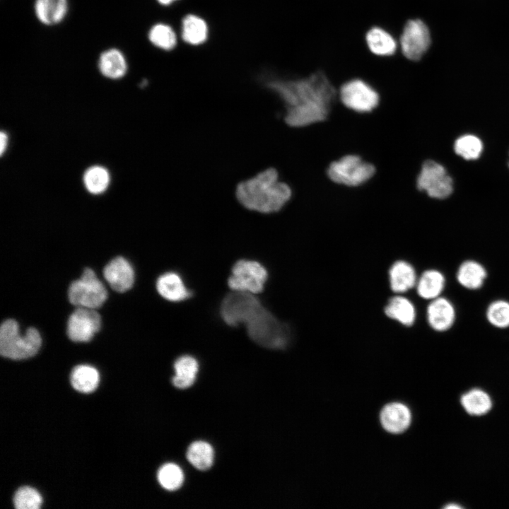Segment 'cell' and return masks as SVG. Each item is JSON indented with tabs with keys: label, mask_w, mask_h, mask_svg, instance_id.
I'll return each mask as SVG.
<instances>
[{
	"label": "cell",
	"mask_w": 509,
	"mask_h": 509,
	"mask_svg": "<svg viewBox=\"0 0 509 509\" xmlns=\"http://www.w3.org/2000/svg\"><path fill=\"white\" fill-rule=\"evenodd\" d=\"M42 503V498L38 491L28 486L20 488L13 497L16 509H38Z\"/></svg>",
	"instance_id": "33"
},
{
	"label": "cell",
	"mask_w": 509,
	"mask_h": 509,
	"mask_svg": "<svg viewBox=\"0 0 509 509\" xmlns=\"http://www.w3.org/2000/svg\"><path fill=\"white\" fill-rule=\"evenodd\" d=\"M68 295L71 304L95 309L106 300L107 292L95 272L86 268L81 278L71 283Z\"/></svg>",
	"instance_id": "6"
},
{
	"label": "cell",
	"mask_w": 509,
	"mask_h": 509,
	"mask_svg": "<svg viewBox=\"0 0 509 509\" xmlns=\"http://www.w3.org/2000/svg\"><path fill=\"white\" fill-rule=\"evenodd\" d=\"M238 201L245 208L262 213L280 211L290 200L292 190L279 180L275 168H269L240 182L235 190Z\"/></svg>",
	"instance_id": "3"
},
{
	"label": "cell",
	"mask_w": 509,
	"mask_h": 509,
	"mask_svg": "<svg viewBox=\"0 0 509 509\" xmlns=\"http://www.w3.org/2000/svg\"><path fill=\"white\" fill-rule=\"evenodd\" d=\"M189 463L198 470L206 471L213 463L214 451L210 444L204 441L192 443L187 451Z\"/></svg>",
	"instance_id": "26"
},
{
	"label": "cell",
	"mask_w": 509,
	"mask_h": 509,
	"mask_svg": "<svg viewBox=\"0 0 509 509\" xmlns=\"http://www.w3.org/2000/svg\"><path fill=\"white\" fill-rule=\"evenodd\" d=\"M103 274L112 289L125 292L134 282V272L129 262L122 257L112 259L104 268Z\"/></svg>",
	"instance_id": "13"
},
{
	"label": "cell",
	"mask_w": 509,
	"mask_h": 509,
	"mask_svg": "<svg viewBox=\"0 0 509 509\" xmlns=\"http://www.w3.org/2000/svg\"><path fill=\"white\" fill-rule=\"evenodd\" d=\"M267 86L275 92L286 107L284 120L293 127H303L326 119L336 90L322 71L297 80L272 79Z\"/></svg>",
	"instance_id": "1"
},
{
	"label": "cell",
	"mask_w": 509,
	"mask_h": 509,
	"mask_svg": "<svg viewBox=\"0 0 509 509\" xmlns=\"http://www.w3.org/2000/svg\"><path fill=\"white\" fill-rule=\"evenodd\" d=\"M487 277L484 267L474 260H466L459 267L456 278L458 283L469 290L480 288Z\"/></svg>",
	"instance_id": "21"
},
{
	"label": "cell",
	"mask_w": 509,
	"mask_h": 509,
	"mask_svg": "<svg viewBox=\"0 0 509 509\" xmlns=\"http://www.w3.org/2000/svg\"><path fill=\"white\" fill-rule=\"evenodd\" d=\"M455 317V307L448 299L440 296L430 300L426 319L431 329L438 332H446L452 327Z\"/></svg>",
	"instance_id": "12"
},
{
	"label": "cell",
	"mask_w": 509,
	"mask_h": 509,
	"mask_svg": "<svg viewBox=\"0 0 509 509\" xmlns=\"http://www.w3.org/2000/svg\"><path fill=\"white\" fill-rule=\"evenodd\" d=\"M373 165L357 155H346L332 162L327 168L329 178L347 187H358L368 182L375 174Z\"/></svg>",
	"instance_id": "5"
},
{
	"label": "cell",
	"mask_w": 509,
	"mask_h": 509,
	"mask_svg": "<svg viewBox=\"0 0 509 509\" xmlns=\"http://www.w3.org/2000/svg\"><path fill=\"white\" fill-rule=\"evenodd\" d=\"M158 481L167 491L179 489L184 481V474L179 466L172 463L163 465L158 472Z\"/></svg>",
	"instance_id": "29"
},
{
	"label": "cell",
	"mask_w": 509,
	"mask_h": 509,
	"mask_svg": "<svg viewBox=\"0 0 509 509\" xmlns=\"http://www.w3.org/2000/svg\"><path fill=\"white\" fill-rule=\"evenodd\" d=\"M481 141L473 135H464L458 138L454 145L455 153L467 160L477 159L482 151Z\"/></svg>",
	"instance_id": "32"
},
{
	"label": "cell",
	"mask_w": 509,
	"mask_h": 509,
	"mask_svg": "<svg viewBox=\"0 0 509 509\" xmlns=\"http://www.w3.org/2000/svg\"><path fill=\"white\" fill-rule=\"evenodd\" d=\"M370 51L378 56H391L397 49V42L392 35L380 27L370 28L365 35Z\"/></svg>",
	"instance_id": "22"
},
{
	"label": "cell",
	"mask_w": 509,
	"mask_h": 509,
	"mask_svg": "<svg viewBox=\"0 0 509 509\" xmlns=\"http://www.w3.org/2000/svg\"><path fill=\"white\" fill-rule=\"evenodd\" d=\"M430 44V32L422 21L410 20L406 23L400 37L401 49L406 58L412 61L420 59Z\"/></svg>",
	"instance_id": "10"
},
{
	"label": "cell",
	"mask_w": 509,
	"mask_h": 509,
	"mask_svg": "<svg viewBox=\"0 0 509 509\" xmlns=\"http://www.w3.org/2000/svg\"><path fill=\"white\" fill-rule=\"evenodd\" d=\"M384 312L387 317L404 327L412 326L416 317L414 305L409 299L401 294L394 296L389 299Z\"/></svg>",
	"instance_id": "16"
},
{
	"label": "cell",
	"mask_w": 509,
	"mask_h": 509,
	"mask_svg": "<svg viewBox=\"0 0 509 509\" xmlns=\"http://www.w3.org/2000/svg\"><path fill=\"white\" fill-rule=\"evenodd\" d=\"M156 288L163 298L170 301H181L190 296L182 278L175 272L161 275L157 280Z\"/></svg>",
	"instance_id": "19"
},
{
	"label": "cell",
	"mask_w": 509,
	"mask_h": 509,
	"mask_svg": "<svg viewBox=\"0 0 509 509\" xmlns=\"http://www.w3.org/2000/svg\"><path fill=\"white\" fill-rule=\"evenodd\" d=\"M67 0H35V13L40 22L54 25L62 22L68 12Z\"/></svg>",
	"instance_id": "17"
},
{
	"label": "cell",
	"mask_w": 509,
	"mask_h": 509,
	"mask_svg": "<svg viewBox=\"0 0 509 509\" xmlns=\"http://www.w3.org/2000/svg\"><path fill=\"white\" fill-rule=\"evenodd\" d=\"M70 380L75 390L83 393H90L97 388L100 375L95 368L88 365H80L73 369Z\"/></svg>",
	"instance_id": "24"
},
{
	"label": "cell",
	"mask_w": 509,
	"mask_h": 509,
	"mask_svg": "<svg viewBox=\"0 0 509 509\" xmlns=\"http://www.w3.org/2000/svg\"><path fill=\"white\" fill-rule=\"evenodd\" d=\"M100 327L101 317L95 309L78 307L69 318L67 334L74 341L86 342Z\"/></svg>",
	"instance_id": "11"
},
{
	"label": "cell",
	"mask_w": 509,
	"mask_h": 509,
	"mask_svg": "<svg viewBox=\"0 0 509 509\" xmlns=\"http://www.w3.org/2000/svg\"><path fill=\"white\" fill-rule=\"evenodd\" d=\"M174 369L175 375L172 379V385L178 389H186L194 384L199 365L192 356H182L175 361Z\"/></svg>",
	"instance_id": "23"
},
{
	"label": "cell",
	"mask_w": 509,
	"mask_h": 509,
	"mask_svg": "<svg viewBox=\"0 0 509 509\" xmlns=\"http://www.w3.org/2000/svg\"><path fill=\"white\" fill-rule=\"evenodd\" d=\"M182 36L186 42L193 45L202 44L208 36V27L204 19L195 16H186L182 23Z\"/></svg>",
	"instance_id": "25"
},
{
	"label": "cell",
	"mask_w": 509,
	"mask_h": 509,
	"mask_svg": "<svg viewBox=\"0 0 509 509\" xmlns=\"http://www.w3.org/2000/svg\"><path fill=\"white\" fill-rule=\"evenodd\" d=\"M127 68V62L124 54L117 49H108L100 55L98 69L106 78H121L126 74Z\"/></svg>",
	"instance_id": "18"
},
{
	"label": "cell",
	"mask_w": 509,
	"mask_h": 509,
	"mask_svg": "<svg viewBox=\"0 0 509 509\" xmlns=\"http://www.w3.org/2000/svg\"><path fill=\"white\" fill-rule=\"evenodd\" d=\"M266 269L258 262L241 259L233 267L228 284L233 291L258 293L267 279Z\"/></svg>",
	"instance_id": "7"
},
{
	"label": "cell",
	"mask_w": 509,
	"mask_h": 509,
	"mask_svg": "<svg viewBox=\"0 0 509 509\" xmlns=\"http://www.w3.org/2000/svg\"><path fill=\"white\" fill-rule=\"evenodd\" d=\"M148 39L156 47L170 50L175 47L177 37L170 26L164 23H158L152 26L148 32Z\"/></svg>",
	"instance_id": "28"
},
{
	"label": "cell",
	"mask_w": 509,
	"mask_h": 509,
	"mask_svg": "<svg viewBox=\"0 0 509 509\" xmlns=\"http://www.w3.org/2000/svg\"><path fill=\"white\" fill-rule=\"evenodd\" d=\"M445 285V276L438 270L424 271L417 279L416 290L418 296L431 300L440 296Z\"/></svg>",
	"instance_id": "20"
},
{
	"label": "cell",
	"mask_w": 509,
	"mask_h": 509,
	"mask_svg": "<svg viewBox=\"0 0 509 509\" xmlns=\"http://www.w3.org/2000/svg\"><path fill=\"white\" fill-rule=\"evenodd\" d=\"M177 0H157V1L163 6H167L169 4H171L172 2L175 1Z\"/></svg>",
	"instance_id": "35"
},
{
	"label": "cell",
	"mask_w": 509,
	"mask_h": 509,
	"mask_svg": "<svg viewBox=\"0 0 509 509\" xmlns=\"http://www.w3.org/2000/svg\"><path fill=\"white\" fill-rule=\"evenodd\" d=\"M42 343L40 333L34 327L28 328L23 335L16 321H4L0 329V353L6 358L21 360L33 356Z\"/></svg>",
	"instance_id": "4"
},
{
	"label": "cell",
	"mask_w": 509,
	"mask_h": 509,
	"mask_svg": "<svg viewBox=\"0 0 509 509\" xmlns=\"http://www.w3.org/2000/svg\"><path fill=\"white\" fill-rule=\"evenodd\" d=\"M388 279L391 290L396 294H402L416 286L418 277L412 264L397 260L390 266Z\"/></svg>",
	"instance_id": "15"
},
{
	"label": "cell",
	"mask_w": 509,
	"mask_h": 509,
	"mask_svg": "<svg viewBox=\"0 0 509 509\" xmlns=\"http://www.w3.org/2000/svg\"><path fill=\"white\" fill-rule=\"evenodd\" d=\"M83 181L88 191L97 194L103 192L107 188L110 176L104 168L93 166L86 171Z\"/></svg>",
	"instance_id": "30"
},
{
	"label": "cell",
	"mask_w": 509,
	"mask_h": 509,
	"mask_svg": "<svg viewBox=\"0 0 509 509\" xmlns=\"http://www.w3.org/2000/svg\"><path fill=\"white\" fill-rule=\"evenodd\" d=\"M416 186L419 190L435 199L447 198L453 190L452 180L445 168L430 160L422 165Z\"/></svg>",
	"instance_id": "9"
},
{
	"label": "cell",
	"mask_w": 509,
	"mask_h": 509,
	"mask_svg": "<svg viewBox=\"0 0 509 509\" xmlns=\"http://www.w3.org/2000/svg\"><path fill=\"white\" fill-rule=\"evenodd\" d=\"M221 315L230 326L244 324L249 337L263 347L282 349L288 344V327L252 293L233 291L227 295L221 305Z\"/></svg>",
	"instance_id": "2"
},
{
	"label": "cell",
	"mask_w": 509,
	"mask_h": 509,
	"mask_svg": "<svg viewBox=\"0 0 509 509\" xmlns=\"http://www.w3.org/2000/svg\"><path fill=\"white\" fill-rule=\"evenodd\" d=\"M339 98L346 107L360 113L373 110L379 104L378 93L365 81L355 78L344 83Z\"/></svg>",
	"instance_id": "8"
},
{
	"label": "cell",
	"mask_w": 509,
	"mask_h": 509,
	"mask_svg": "<svg viewBox=\"0 0 509 509\" xmlns=\"http://www.w3.org/2000/svg\"><path fill=\"white\" fill-rule=\"evenodd\" d=\"M380 419L385 431L397 434L408 428L411 421V414L405 404L401 402H392L383 407Z\"/></svg>",
	"instance_id": "14"
},
{
	"label": "cell",
	"mask_w": 509,
	"mask_h": 509,
	"mask_svg": "<svg viewBox=\"0 0 509 509\" xmlns=\"http://www.w3.org/2000/svg\"><path fill=\"white\" fill-rule=\"evenodd\" d=\"M461 402L464 409L474 415L484 414L491 407L490 397L480 390H472L464 394L462 397Z\"/></svg>",
	"instance_id": "27"
},
{
	"label": "cell",
	"mask_w": 509,
	"mask_h": 509,
	"mask_svg": "<svg viewBox=\"0 0 509 509\" xmlns=\"http://www.w3.org/2000/svg\"><path fill=\"white\" fill-rule=\"evenodd\" d=\"M486 317L488 322L496 328L509 327V301L496 300L491 302L486 309Z\"/></svg>",
	"instance_id": "31"
},
{
	"label": "cell",
	"mask_w": 509,
	"mask_h": 509,
	"mask_svg": "<svg viewBox=\"0 0 509 509\" xmlns=\"http://www.w3.org/2000/svg\"><path fill=\"white\" fill-rule=\"evenodd\" d=\"M7 143H8V136L6 134L4 131H1L0 134V153L1 156L3 155L4 151H6V148L7 147Z\"/></svg>",
	"instance_id": "34"
},
{
	"label": "cell",
	"mask_w": 509,
	"mask_h": 509,
	"mask_svg": "<svg viewBox=\"0 0 509 509\" xmlns=\"http://www.w3.org/2000/svg\"><path fill=\"white\" fill-rule=\"evenodd\" d=\"M445 508H448V509H451V508H461V506H460L459 505H457V504H455V503H454V504H450V505H446V506L445 507Z\"/></svg>",
	"instance_id": "36"
}]
</instances>
